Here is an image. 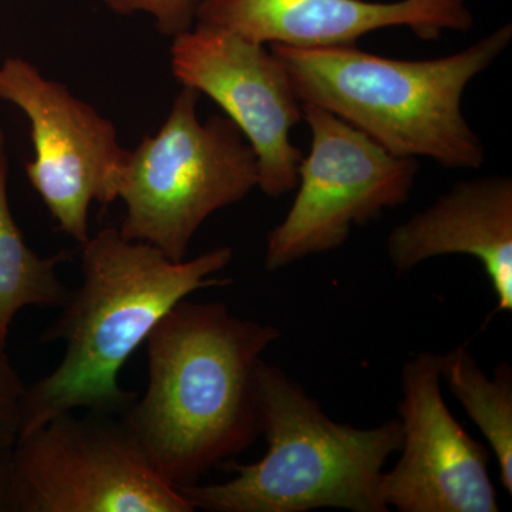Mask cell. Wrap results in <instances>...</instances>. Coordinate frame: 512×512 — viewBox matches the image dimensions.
<instances>
[{"instance_id": "obj_1", "label": "cell", "mask_w": 512, "mask_h": 512, "mask_svg": "<svg viewBox=\"0 0 512 512\" xmlns=\"http://www.w3.org/2000/svg\"><path fill=\"white\" fill-rule=\"evenodd\" d=\"M281 338L222 302L183 299L146 340L148 383L119 419L175 490L244 453L261 436L256 375Z\"/></svg>"}, {"instance_id": "obj_2", "label": "cell", "mask_w": 512, "mask_h": 512, "mask_svg": "<svg viewBox=\"0 0 512 512\" xmlns=\"http://www.w3.org/2000/svg\"><path fill=\"white\" fill-rule=\"evenodd\" d=\"M231 248L211 249L174 262L144 242L107 227L82 245V284L42 342L63 340V360L52 373L26 384L20 437L63 413L119 417L137 399L120 386V372L157 323L191 293L229 281L217 278L232 261Z\"/></svg>"}, {"instance_id": "obj_3", "label": "cell", "mask_w": 512, "mask_h": 512, "mask_svg": "<svg viewBox=\"0 0 512 512\" xmlns=\"http://www.w3.org/2000/svg\"><path fill=\"white\" fill-rule=\"evenodd\" d=\"M511 37V25H504L463 52L431 60L387 59L356 45L271 50L302 104L330 111L394 156L477 170L485 151L464 119L461 99Z\"/></svg>"}, {"instance_id": "obj_4", "label": "cell", "mask_w": 512, "mask_h": 512, "mask_svg": "<svg viewBox=\"0 0 512 512\" xmlns=\"http://www.w3.org/2000/svg\"><path fill=\"white\" fill-rule=\"evenodd\" d=\"M268 450L252 464L227 461L225 483L180 488L194 510L387 512L382 480L402 444L399 419L370 429L338 423L284 370L262 360L256 375Z\"/></svg>"}, {"instance_id": "obj_5", "label": "cell", "mask_w": 512, "mask_h": 512, "mask_svg": "<svg viewBox=\"0 0 512 512\" xmlns=\"http://www.w3.org/2000/svg\"><path fill=\"white\" fill-rule=\"evenodd\" d=\"M201 94L184 86L154 136L128 151L114 180L126 205L119 228L181 262L198 229L214 212L237 204L258 187V161L227 116L202 123Z\"/></svg>"}, {"instance_id": "obj_6", "label": "cell", "mask_w": 512, "mask_h": 512, "mask_svg": "<svg viewBox=\"0 0 512 512\" xmlns=\"http://www.w3.org/2000/svg\"><path fill=\"white\" fill-rule=\"evenodd\" d=\"M15 512H192L119 417L69 412L20 437L10 460Z\"/></svg>"}, {"instance_id": "obj_7", "label": "cell", "mask_w": 512, "mask_h": 512, "mask_svg": "<svg viewBox=\"0 0 512 512\" xmlns=\"http://www.w3.org/2000/svg\"><path fill=\"white\" fill-rule=\"evenodd\" d=\"M311 150L298 168V192L266 239V271L342 247L355 225L409 200L419 164L394 156L359 128L302 104Z\"/></svg>"}, {"instance_id": "obj_8", "label": "cell", "mask_w": 512, "mask_h": 512, "mask_svg": "<svg viewBox=\"0 0 512 512\" xmlns=\"http://www.w3.org/2000/svg\"><path fill=\"white\" fill-rule=\"evenodd\" d=\"M0 100L30 121L35 158L25 165L29 183L60 231L86 244L92 202L107 207L116 201L114 180L127 153L116 127L20 57L0 64Z\"/></svg>"}, {"instance_id": "obj_9", "label": "cell", "mask_w": 512, "mask_h": 512, "mask_svg": "<svg viewBox=\"0 0 512 512\" xmlns=\"http://www.w3.org/2000/svg\"><path fill=\"white\" fill-rule=\"evenodd\" d=\"M173 39V76L211 97L238 127L258 161V187L271 198L296 188L303 156L291 131L303 119L302 103L272 50L198 25Z\"/></svg>"}, {"instance_id": "obj_10", "label": "cell", "mask_w": 512, "mask_h": 512, "mask_svg": "<svg viewBox=\"0 0 512 512\" xmlns=\"http://www.w3.org/2000/svg\"><path fill=\"white\" fill-rule=\"evenodd\" d=\"M399 403L402 444L382 495L400 512H497L490 453L454 419L441 393L437 355L404 363Z\"/></svg>"}, {"instance_id": "obj_11", "label": "cell", "mask_w": 512, "mask_h": 512, "mask_svg": "<svg viewBox=\"0 0 512 512\" xmlns=\"http://www.w3.org/2000/svg\"><path fill=\"white\" fill-rule=\"evenodd\" d=\"M195 23L252 42L291 47L353 46L375 30L406 26L423 40L466 32V0H200Z\"/></svg>"}, {"instance_id": "obj_12", "label": "cell", "mask_w": 512, "mask_h": 512, "mask_svg": "<svg viewBox=\"0 0 512 512\" xmlns=\"http://www.w3.org/2000/svg\"><path fill=\"white\" fill-rule=\"evenodd\" d=\"M444 255L477 258L490 279L495 312L512 311L511 178L493 175L457 184L387 238V256L397 274Z\"/></svg>"}, {"instance_id": "obj_13", "label": "cell", "mask_w": 512, "mask_h": 512, "mask_svg": "<svg viewBox=\"0 0 512 512\" xmlns=\"http://www.w3.org/2000/svg\"><path fill=\"white\" fill-rule=\"evenodd\" d=\"M8 175V148L0 127V333L5 338L23 308H62L70 293L57 275V266L70 255L40 256L29 247L10 211Z\"/></svg>"}, {"instance_id": "obj_14", "label": "cell", "mask_w": 512, "mask_h": 512, "mask_svg": "<svg viewBox=\"0 0 512 512\" xmlns=\"http://www.w3.org/2000/svg\"><path fill=\"white\" fill-rule=\"evenodd\" d=\"M441 382L476 423L498 463L500 481L512 494V369L503 362L485 375L466 345L437 355Z\"/></svg>"}, {"instance_id": "obj_15", "label": "cell", "mask_w": 512, "mask_h": 512, "mask_svg": "<svg viewBox=\"0 0 512 512\" xmlns=\"http://www.w3.org/2000/svg\"><path fill=\"white\" fill-rule=\"evenodd\" d=\"M0 333V476L10 477V460L19 440L22 399L26 384L13 366Z\"/></svg>"}, {"instance_id": "obj_16", "label": "cell", "mask_w": 512, "mask_h": 512, "mask_svg": "<svg viewBox=\"0 0 512 512\" xmlns=\"http://www.w3.org/2000/svg\"><path fill=\"white\" fill-rule=\"evenodd\" d=\"M103 3L117 15L148 13L156 19L161 35L175 37L194 26L200 0H103Z\"/></svg>"}, {"instance_id": "obj_17", "label": "cell", "mask_w": 512, "mask_h": 512, "mask_svg": "<svg viewBox=\"0 0 512 512\" xmlns=\"http://www.w3.org/2000/svg\"><path fill=\"white\" fill-rule=\"evenodd\" d=\"M0 512H15L12 490H10V477L0 476Z\"/></svg>"}]
</instances>
